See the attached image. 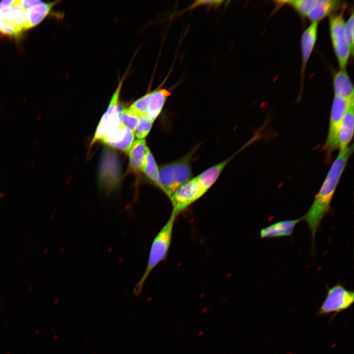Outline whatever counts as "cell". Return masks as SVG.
Returning <instances> with one entry per match:
<instances>
[{
  "mask_svg": "<svg viewBox=\"0 0 354 354\" xmlns=\"http://www.w3.org/2000/svg\"><path fill=\"white\" fill-rule=\"evenodd\" d=\"M351 102L334 95L330 111L328 134L323 146V149L327 157L338 148V137L342 120L349 104Z\"/></svg>",
  "mask_w": 354,
  "mask_h": 354,
  "instance_id": "cell-8",
  "label": "cell"
},
{
  "mask_svg": "<svg viewBox=\"0 0 354 354\" xmlns=\"http://www.w3.org/2000/svg\"><path fill=\"white\" fill-rule=\"evenodd\" d=\"M205 193L196 177L192 178L180 186L170 198L173 206L172 213L177 216Z\"/></svg>",
  "mask_w": 354,
  "mask_h": 354,
  "instance_id": "cell-9",
  "label": "cell"
},
{
  "mask_svg": "<svg viewBox=\"0 0 354 354\" xmlns=\"http://www.w3.org/2000/svg\"><path fill=\"white\" fill-rule=\"evenodd\" d=\"M142 171L151 181L155 184L158 173V168L155 159L149 149H148L145 162Z\"/></svg>",
  "mask_w": 354,
  "mask_h": 354,
  "instance_id": "cell-19",
  "label": "cell"
},
{
  "mask_svg": "<svg viewBox=\"0 0 354 354\" xmlns=\"http://www.w3.org/2000/svg\"><path fill=\"white\" fill-rule=\"evenodd\" d=\"M326 295L319 308L318 316L331 315V320L350 308L354 303V292L339 282L331 287L327 286Z\"/></svg>",
  "mask_w": 354,
  "mask_h": 354,
  "instance_id": "cell-6",
  "label": "cell"
},
{
  "mask_svg": "<svg viewBox=\"0 0 354 354\" xmlns=\"http://www.w3.org/2000/svg\"><path fill=\"white\" fill-rule=\"evenodd\" d=\"M318 22H312L311 24L304 31L301 38V49L302 53V75L307 63L314 48L318 33Z\"/></svg>",
  "mask_w": 354,
  "mask_h": 354,
  "instance_id": "cell-12",
  "label": "cell"
},
{
  "mask_svg": "<svg viewBox=\"0 0 354 354\" xmlns=\"http://www.w3.org/2000/svg\"><path fill=\"white\" fill-rule=\"evenodd\" d=\"M196 147L183 157L160 167L156 185L169 197L181 185L192 178L191 159Z\"/></svg>",
  "mask_w": 354,
  "mask_h": 354,
  "instance_id": "cell-4",
  "label": "cell"
},
{
  "mask_svg": "<svg viewBox=\"0 0 354 354\" xmlns=\"http://www.w3.org/2000/svg\"><path fill=\"white\" fill-rule=\"evenodd\" d=\"M232 157L206 169L196 177L203 188L207 191L217 180Z\"/></svg>",
  "mask_w": 354,
  "mask_h": 354,
  "instance_id": "cell-17",
  "label": "cell"
},
{
  "mask_svg": "<svg viewBox=\"0 0 354 354\" xmlns=\"http://www.w3.org/2000/svg\"><path fill=\"white\" fill-rule=\"evenodd\" d=\"M341 4V1L338 0H316L307 17L312 22H318L330 14Z\"/></svg>",
  "mask_w": 354,
  "mask_h": 354,
  "instance_id": "cell-15",
  "label": "cell"
},
{
  "mask_svg": "<svg viewBox=\"0 0 354 354\" xmlns=\"http://www.w3.org/2000/svg\"><path fill=\"white\" fill-rule=\"evenodd\" d=\"M177 216L172 213L170 218L154 237L151 245L144 272L136 284L133 293L138 296L152 270L166 258L171 243L174 222Z\"/></svg>",
  "mask_w": 354,
  "mask_h": 354,
  "instance_id": "cell-5",
  "label": "cell"
},
{
  "mask_svg": "<svg viewBox=\"0 0 354 354\" xmlns=\"http://www.w3.org/2000/svg\"><path fill=\"white\" fill-rule=\"evenodd\" d=\"M301 218L281 220L262 228L260 233L261 238H278L292 235L296 224Z\"/></svg>",
  "mask_w": 354,
  "mask_h": 354,
  "instance_id": "cell-10",
  "label": "cell"
},
{
  "mask_svg": "<svg viewBox=\"0 0 354 354\" xmlns=\"http://www.w3.org/2000/svg\"><path fill=\"white\" fill-rule=\"evenodd\" d=\"M353 152V145L340 151L311 206L301 217V220L307 223L310 230L313 248L316 234L323 219L330 211L332 198L337 184Z\"/></svg>",
  "mask_w": 354,
  "mask_h": 354,
  "instance_id": "cell-2",
  "label": "cell"
},
{
  "mask_svg": "<svg viewBox=\"0 0 354 354\" xmlns=\"http://www.w3.org/2000/svg\"><path fill=\"white\" fill-rule=\"evenodd\" d=\"M150 92L136 100L129 107L140 116L146 115L147 114Z\"/></svg>",
  "mask_w": 354,
  "mask_h": 354,
  "instance_id": "cell-22",
  "label": "cell"
},
{
  "mask_svg": "<svg viewBox=\"0 0 354 354\" xmlns=\"http://www.w3.org/2000/svg\"><path fill=\"white\" fill-rule=\"evenodd\" d=\"M148 149L144 139L133 142L128 152L131 170L135 173L142 171Z\"/></svg>",
  "mask_w": 354,
  "mask_h": 354,
  "instance_id": "cell-14",
  "label": "cell"
},
{
  "mask_svg": "<svg viewBox=\"0 0 354 354\" xmlns=\"http://www.w3.org/2000/svg\"><path fill=\"white\" fill-rule=\"evenodd\" d=\"M344 11L343 8L340 13L329 18L330 38L341 70H345L350 56H352L345 33Z\"/></svg>",
  "mask_w": 354,
  "mask_h": 354,
  "instance_id": "cell-7",
  "label": "cell"
},
{
  "mask_svg": "<svg viewBox=\"0 0 354 354\" xmlns=\"http://www.w3.org/2000/svg\"><path fill=\"white\" fill-rule=\"evenodd\" d=\"M153 122L148 120L145 115L140 116L139 123L134 130L135 134L139 139H144L150 131Z\"/></svg>",
  "mask_w": 354,
  "mask_h": 354,
  "instance_id": "cell-21",
  "label": "cell"
},
{
  "mask_svg": "<svg viewBox=\"0 0 354 354\" xmlns=\"http://www.w3.org/2000/svg\"><path fill=\"white\" fill-rule=\"evenodd\" d=\"M59 1L37 0L0 1V33L18 38L40 23Z\"/></svg>",
  "mask_w": 354,
  "mask_h": 354,
  "instance_id": "cell-1",
  "label": "cell"
},
{
  "mask_svg": "<svg viewBox=\"0 0 354 354\" xmlns=\"http://www.w3.org/2000/svg\"><path fill=\"white\" fill-rule=\"evenodd\" d=\"M334 95L340 97L348 102L354 101V88L345 70L337 72L333 78Z\"/></svg>",
  "mask_w": 354,
  "mask_h": 354,
  "instance_id": "cell-13",
  "label": "cell"
},
{
  "mask_svg": "<svg viewBox=\"0 0 354 354\" xmlns=\"http://www.w3.org/2000/svg\"><path fill=\"white\" fill-rule=\"evenodd\" d=\"M316 0H291L278 1L280 4H288L294 7L302 16L308 15Z\"/></svg>",
  "mask_w": 354,
  "mask_h": 354,
  "instance_id": "cell-20",
  "label": "cell"
},
{
  "mask_svg": "<svg viewBox=\"0 0 354 354\" xmlns=\"http://www.w3.org/2000/svg\"><path fill=\"white\" fill-rule=\"evenodd\" d=\"M123 82H119L106 112L103 115L91 141V146L97 141L128 153L134 142V131L125 127L119 120L118 98Z\"/></svg>",
  "mask_w": 354,
  "mask_h": 354,
  "instance_id": "cell-3",
  "label": "cell"
},
{
  "mask_svg": "<svg viewBox=\"0 0 354 354\" xmlns=\"http://www.w3.org/2000/svg\"><path fill=\"white\" fill-rule=\"evenodd\" d=\"M169 95L170 93L164 89L150 92L148 111L145 115L148 120L153 122L160 114L166 97Z\"/></svg>",
  "mask_w": 354,
  "mask_h": 354,
  "instance_id": "cell-16",
  "label": "cell"
},
{
  "mask_svg": "<svg viewBox=\"0 0 354 354\" xmlns=\"http://www.w3.org/2000/svg\"><path fill=\"white\" fill-rule=\"evenodd\" d=\"M140 116L130 107L122 109L119 113V120L126 128L134 131L139 121Z\"/></svg>",
  "mask_w": 354,
  "mask_h": 354,
  "instance_id": "cell-18",
  "label": "cell"
},
{
  "mask_svg": "<svg viewBox=\"0 0 354 354\" xmlns=\"http://www.w3.org/2000/svg\"><path fill=\"white\" fill-rule=\"evenodd\" d=\"M223 2V0H198L195 1L191 6L190 8H193L203 5L217 6L220 5Z\"/></svg>",
  "mask_w": 354,
  "mask_h": 354,
  "instance_id": "cell-24",
  "label": "cell"
},
{
  "mask_svg": "<svg viewBox=\"0 0 354 354\" xmlns=\"http://www.w3.org/2000/svg\"><path fill=\"white\" fill-rule=\"evenodd\" d=\"M345 30L346 35L349 42L352 56L354 54V12L345 24Z\"/></svg>",
  "mask_w": 354,
  "mask_h": 354,
  "instance_id": "cell-23",
  "label": "cell"
},
{
  "mask_svg": "<svg viewBox=\"0 0 354 354\" xmlns=\"http://www.w3.org/2000/svg\"><path fill=\"white\" fill-rule=\"evenodd\" d=\"M354 133V102L350 103L343 116L338 137L340 151L346 149Z\"/></svg>",
  "mask_w": 354,
  "mask_h": 354,
  "instance_id": "cell-11",
  "label": "cell"
},
{
  "mask_svg": "<svg viewBox=\"0 0 354 354\" xmlns=\"http://www.w3.org/2000/svg\"><path fill=\"white\" fill-rule=\"evenodd\" d=\"M1 195V194L0 193V196Z\"/></svg>",
  "mask_w": 354,
  "mask_h": 354,
  "instance_id": "cell-25",
  "label": "cell"
}]
</instances>
